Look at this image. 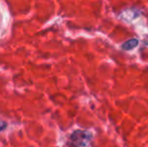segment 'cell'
I'll use <instances>...</instances> for the list:
<instances>
[{
    "instance_id": "6da1fadb",
    "label": "cell",
    "mask_w": 148,
    "mask_h": 147,
    "mask_svg": "<svg viewBox=\"0 0 148 147\" xmlns=\"http://www.w3.org/2000/svg\"><path fill=\"white\" fill-rule=\"evenodd\" d=\"M90 136L85 131H75L71 135L69 146L70 147H84L89 141Z\"/></svg>"
},
{
    "instance_id": "7a4b0ae2",
    "label": "cell",
    "mask_w": 148,
    "mask_h": 147,
    "mask_svg": "<svg viewBox=\"0 0 148 147\" xmlns=\"http://www.w3.org/2000/svg\"><path fill=\"white\" fill-rule=\"evenodd\" d=\"M137 44H138V40L136 38H132V39H129L125 43H123L122 49H126V51H130V49H134L135 46H137Z\"/></svg>"
},
{
    "instance_id": "3957f363",
    "label": "cell",
    "mask_w": 148,
    "mask_h": 147,
    "mask_svg": "<svg viewBox=\"0 0 148 147\" xmlns=\"http://www.w3.org/2000/svg\"><path fill=\"white\" fill-rule=\"evenodd\" d=\"M5 127H6L5 124H4V123H0V131H2V130H3Z\"/></svg>"
}]
</instances>
